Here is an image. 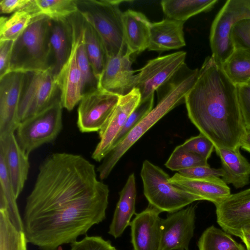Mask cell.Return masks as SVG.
Returning a JSON list of instances; mask_svg holds the SVG:
<instances>
[{"label":"cell","mask_w":250,"mask_h":250,"mask_svg":"<svg viewBox=\"0 0 250 250\" xmlns=\"http://www.w3.org/2000/svg\"><path fill=\"white\" fill-rule=\"evenodd\" d=\"M185 103L189 119L214 148L240 147L246 126L236 85L211 56L205 59Z\"/></svg>","instance_id":"cell-1"},{"label":"cell","mask_w":250,"mask_h":250,"mask_svg":"<svg viewBox=\"0 0 250 250\" xmlns=\"http://www.w3.org/2000/svg\"><path fill=\"white\" fill-rule=\"evenodd\" d=\"M109 193L101 182L66 204L23 219L28 242L42 250H57L77 241L105 219Z\"/></svg>","instance_id":"cell-2"},{"label":"cell","mask_w":250,"mask_h":250,"mask_svg":"<svg viewBox=\"0 0 250 250\" xmlns=\"http://www.w3.org/2000/svg\"><path fill=\"white\" fill-rule=\"evenodd\" d=\"M198 72V69L190 68L185 63L156 90V106L111 150L97 168L101 180L108 176L121 157L153 125L172 109L185 103L186 96L194 84Z\"/></svg>","instance_id":"cell-3"},{"label":"cell","mask_w":250,"mask_h":250,"mask_svg":"<svg viewBox=\"0 0 250 250\" xmlns=\"http://www.w3.org/2000/svg\"><path fill=\"white\" fill-rule=\"evenodd\" d=\"M50 24L49 17L44 15L37 16L14 41L11 71L25 73L52 69Z\"/></svg>","instance_id":"cell-4"},{"label":"cell","mask_w":250,"mask_h":250,"mask_svg":"<svg viewBox=\"0 0 250 250\" xmlns=\"http://www.w3.org/2000/svg\"><path fill=\"white\" fill-rule=\"evenodd\" d=\"M123 0H76L78 11L100 37L107 57L127 50L125 42L123 12L120 8Z\"/></svg>","instance_id":"cell-5"},{"label":"cell","mask_w":250,"mask_h":250,"mask_svg":"<svg viewBox=\"0 0 250 250\" xmlns=\"http://www.w3.org/2000/svg\"><path fill=\"white\" fill-rule=\"evenodd\" d=\"M144 193L149 204L162 212L173 213L196 201L200 196L177 187L169 175L159 167L145 160L141 171Z\"/></svg>","instance_id":"cell-6"},{"label":"cell","mask_w":250,"mask_h":250,"mask_svg":"<svg viewBox=\"0 0 250 250\" xmlns=\"http://www.w3.org/2000/svg\"><path fill=\"white\" fill-rule=\"evenodd\" d=\"M62 108L60 97L45 109L20 123L15 136L27 155L57 138L62 128Z\"/></svg>","instance_id":"cell-7"},{"label":"cell","mask_w":250,"mask_h":250,"mask_svg":"<svg viewBox=\"0 0 250 250\" xmlns=\"http://www.w3.org/2000/svg\"><path fill=\"white\" fill-rule=\"evenodd\" d=\"M60 97L51 68L25 72L18 110L20 122L42 111Z\"/></svg>","instance_id":"cell-8"},{"label":"cell","mask_w":250,"mask_h":250,"mask_svg":"<svg viewBox=\"0 0 250 250\" xmlns=\"http://www.w3.org/2000/svg\"><path fill=\"white\" fill-rule=\"evenodd\" d=\"M246 19H250V0H228L225 2L211 26L209 42L212 54L227 57L232 52V26Z\"/></svg>","instance_id":"cell-9"},{"label":"cell","mask_w":250,"mask_h":250,"mask_svg":"<svg viewBox=\"0 0 250 250\" xmlns=\"http://www.w3.org/2000/svg\"><path fill=\"white\" fill-rule=\"evenodd\" d=\"M120 96L99 88L83 94L77 109V125L80 131L99 132L114 110Z\"/></svg>","instance_id":"cell-10"},{"label":"cell","mask_w":250,"mask_h":250,"mask_svg":"<svg viewBox=\"0 0 250 250\" xmlns=\"http://www.w3.org/2000/svg\"><path fill=\"white\" fill-rule=\"evenodd\" d=\"M186 52L178 51L158 57L147 61L137 74L136 86L140 93L141 101L154 94L185 63Z\"/></svg>","instance_id":"cell-11"},{"label":"cell","mask_w":250,"mask_h":250,"mask_svg":"<svg viewBox=\"0 0 250 250\" xmlns=\"http://www.w3.org/2000/svg\"><path fill=\"white\" fill-rule=\"evenodd\" d=\"M72 27L73 43L70 55L56 80L63 108L71 111L79 103L82 96V76L76 58L79 35V14L68 18Z\"/></svg>","instance_id":"cell-12"},{"label":"cell","mask_w":250,"mask_h":250,"mask_svg":"<svg viewBox=\"0 0 250 250\" xmlns=\"http://www.w3.org/2000/svg\"><path fill=\"white\" fill-rule=\"evenodd\" d=\"M140 101V93L137 88L126 95L120 96L114 110L99 131L100 141L92 154L93 160L100 162L111 151L116 138Z\"/></svg>","instance_id":"cell-13"},{"label":"cell","mask_w":250,"mask_h":250,"mask_svg":"<svg viewBox=\"0 0 250 250\" xmlns=\"http://www.w3.org/2000/svg\"><path fill=\"white\" fill-rule=\"evenodd\" d=\"M196 206L168 213L161 219V250H187L194 235Z\"/></svg>","instance_id":"cell-14"},{"label":"cell","mask_w":250,"mask_h":250,"mask_svg":"<svg viewBox=\"0 0 250 250\" xmlns=\"http://www.w3.org/2000/svg\"><path fill=\"white\" fill-rule=\"evenodd\" d=\"M25 73L12 71L0 78V137L16 130Z\"/></svg>","instance_id":"cell-15"},{"label":"cell","mask_w":250,"mask_h":250,"mask_svg":"<svg viewBox=\"0 0 250 250\" xmlns=\"http://www.w3.org/2000/svg\"><path fill=\"white\" fill-rule=\"evenodd\" d=\"M215 206L217 222L223 230L239 237L242 230L250 231V188L231 194Z\"/></svg>","instance_id":"cell-16"},{"label":"cell","mask_w":250,"mask_h":250,"mask_svg":"<svg viewBox=\"0 0 250 250\" xmlns=\"http://www.w3.org/2000/svg\"><path fill=\"white\" fill-rule=\"evenodd\" d=\"M131 53L127 50L118 55L107 57L99 79V88L124 96L136 88L137 83V70L132 69Z\"/></svg>","instance_id":"cell-17"},{"label":"cell","mask_w":250,"mask_h":250,"mask_svg":"<svg viewBox=\"0 0 250 250\" xmlns=\"http://www.w3.org/2000/svg\"><path fill=\"white\" fill-rule=\"evenodd\" d=\"M160 211L150 204L136 214L130 224L133 250H161Z\"/></svg>","instance_id":"cell-18"},{"label":"cell","mask_w":250,"mask_h":250,"mask_svg":"<svg viewBox=\"0 0 250 250\" xmlns=\"http://www.w3.org/2000/svg\"><path fill=\"white\" fill-rule=\"evenodd\" d=\"M0 153L4 159L15 195L18 198L27 179L28 156L21 149L14 133L0 137Z\"/></svg>","instance_id":"cell-19"},{"label":"cell","mask_w":250,"mask_h":250,"mask_svg":"<svg viewBox=\"0 0 250 250\" xmlns=\"http://www.w3.org/2000/svg\"><path fill=\"white\" fill-rule=\"evenodd\" d=\"M175 186L201 197L203 200L220 203L230 194V188L220 177L195 179L182 176L178 172L169 178Z\"/></svg>","instance_id":"cell-20"},{"label":"cell","mask_w":250,"mask_h":250,"mask_svg":"<svg viewBox=\"0 0 250 250\" xmlns=\"http://www.w3.org/2000/svg\"><path fill=\"white\" fill-rule=\"evenodd\" d=\"M49 42L52 70L56 78L67 61L72 48V27L68 18L50 19Z\"/></svg>","instance_id":"cell-21"},{"label":"cell","mask_w":250,"mask_h":250,"mask_svg":"<svg viewBox=\"0 0 250 250\" xmlns=\"http://www.w3.org/2000/svg\"><path fill=\"white\" fill-rule=\"evenodd\" d=\"M185 22L169 19L151 22L148 49L162 52L178 49L186 45L183 32Z\"/></svg>","instance_id":"cell-22"},{"label":"cell","mask_w":250,"mask_h":250,"mask_svg":"<svg viewBox=\"0 0 250 250\" xmlns=\"http://www.w3.org/2000/svg\"><path fill=\"white\" fill-rule=\"evenodd\" d=\"M126 49L137 54L148 48L151 22L143 13L128 9L123 12Z\"/></svg>","instance_id":"cell-23"},{"label":"cell","mask_w":250,"mask_h":250,"mask_svg":"<svg viewBox=\"0 0 250 250\" xmlns=\"http://www.w3.org/2000/svg\"><path fill=\"white\" fill-rule=\"evenodd\" d=\"M214 148L221 161L224 172L221 179L236 188L248 185L250 183V163L240 153V147L235 149Z\"/></svg>","instance_id":"cell-24"},{"label":"cell","mask_w":250,"mask_h":250,"mask_svg":"<svg viewBox=\"0 0 250 250\" xmlns=\"http://www.w3.org/2000/svg\"><path fill=\"white\" fill-rule=\"evenodd\" d=\"M109 226L108 234L117 238L130 225V220L135 214L136 189L134 174H130L122 190Z\"/></svg>","instance_id":"cell-25"},{"label":"cell","mask_w":250,"mask_h":250,"mask_svg":"<svg viewBox=\"0 0 250 250\" xmlns=\"http://www.w3.org/2000/svg\"><path fill=\"white\" fill-rule=\"evenodd\" d=\"M14 192L3 155L0 153V210L6 212L9 220L19 231L24 225L17 204Z\"/></svg>","instance_id":"cell-26"},{"label":"cell","mask_w":250,"mask_h":250,"mask_svg":"<svg viewBox=\"0 0 250 250\" xmlns=\"http://www.w3.org/2000/svg\"><path fill=\"white\" fill-rule=\"evenodd\" d=\"M217 0H164L161 5L166 18L185 22L189 18L210 10Z\"/></svg>","instance_id":"cell-27"},{"label":"cell","mask_w":250,"mask_h":250,"mask_svg":"<svg viewBox=\"0 0 250 250\" xmlns=\"http://www.w3.org/2000/svg\"><path fill=\"white\" fill-rule=\"evenodd\" d=\"M41 15L35 4L30 8L0 18V41H15L29 25L33 19Z\"/></svg>","instance_id":"cell-28"},{"label":"cell","mask_w":250,"mask_h":250,"mask_svg":"<svg viewBox=\"0 0 250 250\" xmlns=\"http://www.w3.org/2000/svg\"><path fill=\"white\" fill-rule=\"evenodd\" d=\"M83 25L86 51L94 74L99 82L107 59L106 53L100 37L83 18Z\"/></svg>","instance_id":"cell-29"},{"label":"cell","mask_w":250,"mask_h":250,"mask_svg":"<svg viewBox=\"0 0 250 250\" xmlns=\"http://www.w3.org/2000/svg\"><path fill=\"white\" fill-rule=\"evenodd\" d=\"M221 66L227 76L235 85L250 82V51L234 48Z\"/></svg>","instance_id":"cell-30"},{"label":"cell","mask_w":250,"mask_h":250,"mask_svg":"<svg viewBox=\"0 0 250 250\" xmlns=\"http://www.w3.org/2000/svg\"><path fill=\"white\" fill-rule=\"evenodd\" d=\"M83 18L79 13V35L76 51V58L82 76V93L94 90L99 88V82L93 71L84 42Z\"/></svg>","instance_id":"cell-31"},{"label":"cell","mask_w":250,"mask_h":250,"mask_svg":"<svg viewBox=\"0 0 250 250\" xmlns=\"http://www.w3.org/2000/svg\"><path fill=\"white\" fill-rule=\"evenodd\" d=\"M240 244L230 234L213 226L205 230L197 243L199 250H234Z\"/></svg>","instance_id":"cell-32"},{"label":"cell","mask_w":250,"mask_h":250,"mask_svg":"<svg viewBox=\"0 0 250 250\" xmlns=\"http://www.w3.org/2000/svg\"><path fill=\"white\" fill-rule=\"evenodd\" d=\"M28 241L23 231H19L0 210V250H27Z\"/></svg>","instance_id":"cell-33"},{"label":"cell","mask_w":250,"mask_h":250,"mask_svg":"<svg viewBox=\"0 0 250 250\" xmlns=\"http://www.w3.org/2000/svg\"><path fill=\"white\" fill-rule=\"evenodd\" d=\"M41 15L52 19L67 18L78 12L76 0H35Z\"/></svg>","instance_id":"cell-34"},{"label":"cell","mask_w":250,"mask_h":250,"mask_svg":"<svg viewBox=\"0 0 250 250\" xmlns=\"http://www.w3.org/2000/svg\"><path fill=\"white\" fill-rule=\"evenodd\" d=\"M208 161L186 150L183 146L175 147L165 166L172 171H177L199 166H209Z\"/></svg>","instance_id":"cell-35"},{"label":"cell","mask_w":250,"mask_h":250,"mask_svg":"<svg viewBox=\"0 0 250 250\" xmlns=\"http://www.w3.org/2000/svg\"><path fill=\"white\" fill-rule=\"evenodd\" d=\"M153 104L154 94L145 100L140 101L139 104L128 117L124 126L116 138L112 148L119 144L130 131L149 113L153 108Z\"/></svg>","instance_id":"cell-36"},{"label":"cell","mask_w":250,"mask_h":250,"mask_svg":"<svg viewBox=\"0 0 250 250\" xmlns=\"http://www.w3.org/2000/svg\"><path fill=\"white\" fill-rule=\"evenodd\" d=\"M188 151L195 154L208 161L210 157L214 146L206 136L200 133L187 140L182 145Z\"/></svg>","instance_id":"cell-37"},{"label":"cell","mask_w":250,"mask_h":250,"mask_svg":"<svg viewBox=\"0 0 250 250\" xmlns=\"http://www.w3.org/2000/svg\"><path fill=\"white\" fill-rule=\"evenodd\" d=\"M231 39L234 48L250 52V19L239 21L232 26Z\"/></svg>","instance_id":"cell-38"},{"label":"cell","mask_w":250,"mask_h":250,"mask_svg":"<svg viewBox=\"0 0 250 250\" xmlns=\"http://www.w3.org/2000/svg\"><path fill=\"white\" fill-rule=\"evenodd\" d=\"M70 250H118L110 241L100 236H86L71 244Z\"/></svg>","instance_id":"cell-39"},{"label":"cell","mask_w":250,"mask_h":250,"mask_svg":"<svg viewBox=\"0 0 250 250\" xmlns=\"http://www.w3.org/2000/svg\"><path fill=\"white\" fill-rule=\"evenodd\" d=\"M237 96L245 126L250 127V82L236 85Z\"/></svg>","instance_id":"cell-40"},{"label":"cell","mask_w":250,"mask_h":250,"mask_svg":"<svg viewBox=\"0 0 250 250\" xmlns=\"http://www.w3.org/2000/svg\"><path fill=\"white\" fill-rule=\"evenodd\" d=\"M179 174L185 177L199 179L208 177H221L223 170L221 168H213L210 166H199L180 170Z\"/></svg>","instance_id":"cell-41"},{"label":"cell","mask_w":250,"mask_h":250,"mask_svg":"<svg viewBox=\"0 0 250 250\" xmlns=\"http://www.w3.org/2000/svg\"><path fill=\"white\" fill-rule=\"evenodd\" d=\"M14 41H0V78L10 71V62Z\"/></svg>","instance_id":"cell-42"},{"label":"cell","mask_w":250,"mask_h":250,"mask_svg":"<svg viewBox=\"0 0 250 250\" xmlns=\"http://www.w3.org/2000/svg\"><path fill=\"white\" fill-rule=\"evenodd\" d=\"M35 0H2L0 14H9L28 9L34 5Z\"/></svg>","instance_id":"cell-43"},{"label":"cell","mask_w":250,"mask_h":250,"mask_svg":"<svg viewBox=\"0 0 250 250\" xmlns=\"http://www.w3.org/2000/svg\"><path fill=\"white\" fill-rule=\"evenodd\" d=\"M240 146L250 153V127L246 126L240 142Z\"/></svg>","instance_id":"cell-44"},{"label":"cell","mask_w":250,"mask_h":250,"mask_svg":"<svg viewBox=\"0 0 250 250\" xmlns=\"http://www.w3.org/2000/svg\"><path fill=\"white\" fill-rule=\"evenodd\" d=\"M239 238L244 243L246 250H250V231L242 230Z\"/></svg>","instance_id":"cell-45"},{"label":"cell","mask_w":250,"mask_h":250,"mask_svg":"<svg viewBox=\"0 0 250 250\" xmlns=\"http://www.w3.org/2000/svg\"><path fill=\"white\" fill-rule=\"evenodd\" d=\"M234 250H246V249L242 245L240 244L238 248Z\"/></svg>","instance_id":"cell-46"},{"label":"cell","mask_w":250,"mask_h":250,"mask_svg":"<svg viewBox=\"0 0 250 250\" xmlns=\"http://www.w3.org/2000/svg\"></svg>","instance_id":"cell-47"}]
</instances>
